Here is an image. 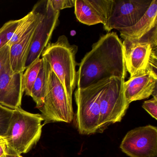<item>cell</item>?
<instances>
[{
    "mask_svg": "<svg viewBox=\"0 0 157 157\" xmlns=\"http://www.w3.org/2000/svg\"><path fill=\"white\" fill-rule=\"evenodd\" d=\"M127 69L123 43L115 32L100 37L86 54L77 72V85L84 89L105 79L125 78Z\"/></svg>",
    "mask_w": 157,
    "mask_h": 157,
    "instance_id": "obj_1",
    "label": "cell"
},
{
    "mask_svg": "<svg viewBox=\"0 0 157 157\" xmlns=\"http://www.w3.org/2000/svg\"><path fill=\"white\" fill-rule=\"evenodd\" d=\"M78 50L77 46L71 45L67 36L62 35L55 43H49L42 55V58L50 64L71 101L77 84L76 55Z\"/></svg>",
    "mask_w": 157,
    "mask_h": 157,
    "instance_id": "obj_2",
    "label": "cell"
},
{
    "mask_svg": "<svg viewBox=\"0 0 157 157\" xmlns=\"http://www.w3.org/2000/svg\"><path fill=\"white\" fill-rule=\"evenodd\" d=\"M43 117L21 107L14 109L9 131L4 137L7 150L21 155L27 153L38 142L42 134Z\"/></svg>",
    "mask_w": 157,
    "mask_h": 157,
    "instance_id": "obj_3",
    "label": "cell"
},
{
    "mask_svg": "<svg viewBox=\"0 0 157 157\" xmlns=\"http://www.w3.org/2000/svg\"><path fill=\"white\" fill-rule=\"evenodd\" d=\"M105 79L75 93L77 105L75 124L79 133L90 135L99 133L100 99L111 81Z\"/></svg>",
    "mask_w": 157,
    "mask_h": 157,
    "instance_id": "obj_4",
    "label": "cell"
},
{
    "mask_svg": "<svg viewBox=\"0 0 157 157\" xmlns=\"http://www.w3.org/2000/svg\"><path fill=\"white\" fill-rule=\"evenodd\" d=\"M123 39L125 62L130 77L146 71L157 73V26L138 39Z\"/></svg>",
    "mask_w": 157,
    "mask_h": 157,
    "instance_id": "obj_5",
    "label": "cell"
},
{
    "mask_svg": "<svg viewBox=\"0 0 157 157\" xmlns=\"http://www.w3.org/2000/svg\"><path fill=\"white\" fill-rule=\"evenodd\" d=\"M125 79L112 78L100 99L99 133H102L109 125L120 122L125 115L129 104L124 93Z\"/></svg>",
    "mask_w": 157,
    "mask_h": 157,
    "instance_id": "obj_6",
    "label": "cell"
},
{
    "mask_svg": "<svg viewBox=\"0 0 157 157\" xmlns=\"http://www.w3.org/2000/svg\"><path fill=\"white\" fill-rule=\"evenodd\" d=\"M38 109L46 123H70L73 120L72 101L68 98L63 85L52 71L47 94L43 105Z\"/></svg>",
    "mask_w": 157,
    "mask_h": 157,
    "instance_id": "obj_7",
    "label": "cell"
},
{
    "mask_svg": "<svg viewBox=\"0 0 157 157\" xmlns=\"http://www.w3.org/2000/svg\"><path fill=\"white\" fill-rule=\"evenodd\" d=\"M40 2L42 18L34 34L25 63V69L35 61L40 58L49 44L53 32L58 24L59 12L55 11L52 8L50 0L41 1Z\"/></svg>",
    "mask_w": 157,
    "mask_h": 157,
    "instance_id": "obj_8",
    "label": "cell"
},
{
    "mask_svg": "<svg viewBox=\"0 0 157 157\" xmlns=\"http://www.w3.org/2000/svg\"><path fill=\"white\" fill-rule=\"evenodd\" d=\"M151 0H113L110 18L104 26L110 32L119 31L136 25L149 8Z\"/></svg>",
    "mask_w": 157,
    "mask_h": 157,
    "instance_id": "obj_9",
    "label": "cell"
},
{
    "mask_svg": "<svg viewBox=\"0 0 157 157\" xmlns=\"http://www.w3.org/2000/svg\"><path fill=\"white\" fill-rule=\"evenodd\" d=\"M130 157H157V128L148 125L128 131L120 144Z\"/></svg>",
    "mask_w": 157,
    "mask_h": 157,
    "instance_id": "obj_10",
    "label": "cell"
},
{
    "mask_svg": "<svg viewBox=\"0 0 157 157\" xmlns=\"http://www.w3.org/2000/svg\"><path fill=\"white\" fill-rule=\"evenodd\" d=\"M23 73L13 71L10 59L0 73V104L12 109L21 107L23 95Z\"/></svg>",
    "mask_w": 157,
    "mask_h": 157,
    "instance_id": "obj_11",
    "label": "cell"
},
{
    "mask_svg": "<svg viewBox=\"0 0 157 157\" xmlns=\"http://www.w3.org/2000/svg\"><path fill=\"white\" fill-rule=\"evenodd\" d=\"M113 0H75V13L82 23L104 26L110 18Z\"/></svg>",
    "mask_w": 157,
    "mask_h": 157,
    "instance_id": "obj_12",
    "label": "cell"
},
{
    "mask_svg": "<svg viewBox=\"0 0 157 157\" xmlns=\"http://www.w3.org/2000/svg\"><path fill=\"white\" fill-rule=\"evenodd\" d=\"M157 73L152 71L141 72L130 77L124 82V93L128 104L144 100L151 95L157 98Z\"/></svg>",
    "mask_w": 157,
    "mask_h": 157,
    "instance_id": "obj_13",
    "label": "cell"
},
{
    "mask_svg": "<svg viewBox=\"0 0 157 157\" xmlns=\"http://www.w3.org/2000/svg\"><path fill=\"white\" fill-rule=\"evenodd\" d=\"M37 4L39 14L30 30L18 42L10 46V63L14 72L24 73L25 71V63L32 44L34 34L36 26L42 18L41 2Z\"/></svg>",
    "mask_w": 157,
    "mask_h": 157,
    "instance_id": "obj_14",
    "label": "cell"
},
{
    "mask_svg": "<svg viewBox=\"0 0 157 157\" xmlns=\"http://www.w3.org/2000/svg\"><path fill=\"white\" fill-rule=\"evenodd\" d=\"M157 26V0H152L146 13L135 25L119 30L123 39H138Z\"/></svg>",
    "mask_w": 157,
    "mask_h": 157,
    "instance_id": "obj_15",
    "label": "cell"
},
{
    "mask_svg": "<svg viewBox=\"0 0 157 157\" xmlns=\"http://www.w3.org/2000/svg\"><path fill=\"white\" fill-rule=\"evenodd\" d=\"M42 59L41 68L32 88L30 96L35 102L37 108L43 105L44 99L47 94L50 73L52 71L49 63L43 58Z\"/></svg>",
    "mask_w": 157,
    "mask_h": 157,
    "instance_id": "obj_16",
    "label": "cell"
},
{
    "mask_svg": "<svg viewBox=\"0 0 157 157\" xmlns=\"http://www.w3.org/2000/svg\"><path fill=\"white\" fill-rule=\"evenodd\" d=\"M39 14L37 4L34 6L33 10L23 18L20 19L19 24L14 32L13 36L8 44L10 46L18 42L33 26Z\"/></svg>",
    "mask_w": 157,
    "mask_h": 157,
    "instance_id": "obj_17",
    "label": "cell"
},
{
    "mask_svg": "<svg viewBox=\"0 0 157 157\" xmlns=\"http://www.w3.org/2000/svg\"><path fill=\"white\" fill-rule=\"evenodd\" d=\"M42 63V58L37 59L26 69L23 74V88L27 96H31L32 88L40 71Z\"/></svg>",
    "mask_w": 157,
    "mask_h": 157,
    "instance_id": "obj_18",
    "label": "cell"
},
{
    "mask_svg": "<svg viewBox=\"0 0 157 157\" xmlns=\"http://www.w3.org/2000/svg\"><path fill=\"white\" fill-rule=\"evenodd\" d=\"M20 20L10 21L0 28V49L8 44L14 34Z\"/></svg>",
    "mask_w": 157,
    "mask_h": 157,
    "instance_id": "obj_19",
    "label": "cell"
},
{
    "mask_svg": "<svg viewBox=\"0 0 157 157\" xmlns=\"http://www.w3.org/2000/svg\"><path fill=\"white\" fill-rule=\"evenodd\" d=\"M14 109L0 104V137H5L10 125Z\"/></svg>",
    "mask_w": 157,
    "mask_h": 157,
    "instance_id": "obj_20",
    "label": "cell"
},
{
    "mask_svg": "<svg viewBox=\"0 0 157 157\" xmlns=\"http://www.w3.org/2000/svg\"><path fill=\"white\" fill-rule=\"evenodd\" d=\"M52 8L56 11L67 8L74 7L75 0H50Z\"/></svg>",
    "mask_w": 157,
    "mask_h": 157,
    "instance_id": "obj_21",
    "label": "cell"
},
{
    "mask_svg": "<svg viewBox=\"0 0 157 157\" xmlns=\"http://www.w3.org/2000/svg\"><path fill=\"white\" fill-rule=\"evenodd\" d=\"M142 107L155 120H157V98L153 97L151 100L145 101Z\"/></svg>",
    "mask_w": 157,
    "mask_h": 157,
    "instance_id": "obj_22",
    "label": "cell"
},
{
    "mask_svg": "<svg viewBox=\"0 0 157 157\" xmlns=\"http://www.w3.org/2000/svg\"><path fill=\"white\" fill-rule=\"evenodd\" d=\"M10 46L8 44L0 49V73L7 61L10 59Z\"/></svg>",
    "mask_w": 157,
    "mask_h": 157,
    "instance_id": "obj_23",
    "label": "cell"
},
{
    "mask_svg": "<svg viewBox=\"0 0 157 157\" xmlns=\"http://www.w3.org/2000/svg\"><path fill=\"white\" fill-rule=\"evenodd\" d=\"M7 152V147L4 138L0 137V157H3Z\"/></svg>",
    "mask_w": 157,
    "mask_h": 157,
    "instance_id": "obj_24",
    "label": "cell"
},
{
    "mask_svg": "<svg viewBox=\"0 0 157 157\" xmlns=\"http://www.w3.org/2000/svg\"><path fill=\"white\" fill-rule=\"evenodd\" d=\"M20 155H18L16 153L10 152L7 150V153L3 156V157H20Z\"/></svg>",
    "mask_w": 157,
    "mask_h": 157,
    "instance_id": "obj_25",
    "label": "cell"
},
{
    "mask_svg": "<svg viewBox=\"0 0 157 157\" xmlns=\"http://www.w3.org/2000/svg\"><path fill=\"white\" fill-rule=\"evenodd\" d=\"M20 157H23L22 156H21V155H20Z\"/></svg>",
    "mask_w": 157,
    "mask_h": 157,
    "instance_id": "obj_26",
    "label": "cell"
}]
</instances>
